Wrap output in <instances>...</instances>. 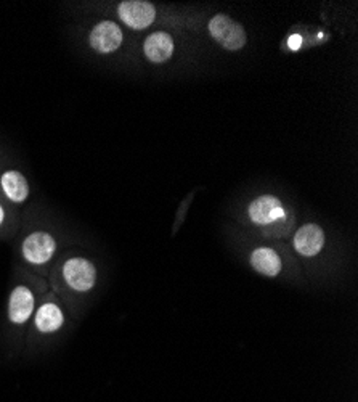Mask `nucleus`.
<instances>
[{
  "label": "nucleus",
  "instance_id": "6",
  "mask_svg": "<svg viewBox=\"0 0 358 402\" xmlns=\"http://www.w3.org/2000/svg\"><path fill=\"white\" fill-rule=\"evenodd\" d=\"M55 240L54 237L45 232H36L30 235L23 243V255L27 262L32 264H44L54 256L55 253Z\"/></svg>",
  "mask_w": 358,
  "mask_h": 402
},
{
  "label": "nucleus",
  "instance_id": "2",
  "mask_svg": "<svg viewBox=\"0 0 358 402\" xmlns=\"http://www.w3.org/2000/svg\"><path fill=\"white\" fill-rule=\"evenodd\" d=\"M118 15L132 30H146L156 18V10L145 0H126L118 8Z\"/></svg>",
  "mask_w": 358,
  "mask_h": 402
},
{
  "label": "nucleus",
  "instance_id": "1",
  "mask_svg": "<svg viewBox=\"0 0 358 402\" xmlns=\"http://www.w3.org/2000/svg\"><path fill=\"white\" fill-rule=\"evenodd\" d=\"M212 39L221 44L223 49L236 52L246 45L247 36L245 28L227 15H216L208 26Z\"/></svg>",
  "mask_w": 358,
  "mask_h": 402
},
{
  "label": "nucleus",
  "instance_id": "3",
  "mask_svg": "<svg viewBox=\"0 0 358 402\" xmlns=\"http://www.w3.org/2000/svg\"><path fill=\"white\" fill-rule=\"evenodd\" d=\"M63 275L66 284L76 291H89L93 288L95 280H97V271L93 264L82 257H74L66 262Z\"/></svg>",
  "mask_w": 358,
  "mask_h": 402
},
{
  "label": "nucleus",
  "instance_id": "5",
  "mask_svg": "<svg viewBox=\"0 0 358 402\" xmlns=\"http://www.w3.org/2000/svg\"><path fill=\"white\" fill-rule=\"evenodd\" d=\"M122 44V31L113 21H102L90 32V45L100 54H111Z\"/></svg>",
  "mask_w": 358,
  "mask_h": 402
},
{
  "label": "nucleus",
  "instance_id": "12",
  "mask_svg": "<svg viewBox=\"0 0 358 402\" xmlns=\"http://www.w3.org/2000/svg\"><path fill=\"white\" fill-rule=\"evenodd\" d=\"M36 325L44 333L56 332L63 325V313H61L56 304L47 303L37 310Z\"/></svg>",
  "mask_w": 358,
  "mask_h": 402
},
{
  "label": "nucleus",
  "instance_id": "10",
  "mask_svg": "<svg viewBox=\"0 0 358 402\" xmlns=\"http://www.w3.org/2000/svg\"><path fill=\"white\" fill-rule=\"evenodd\" d=\"M251 264L256 272L265 277H276L281 271V260L271 248H257L251 255Z\"/></svg>",
  "mask_w": 358,
  "mask_h": 402
},
{
  "label": "nucleus",
  "instance_id": "8",
  "mask_svg": "<svg viewBox=\"0 0 358 402\" xmlns=\"http://www.w3.org/2000/svg\"><path fill=\"white\" fill-rule=\"evenodd\" d=\"M143 52L153 63H164L174 54V39L167 32H153L146 37Z\"/></svg>",
  "mask_w": 358,
  "mask_h": 402
},
{
  "label": "nucleus",
  "instance_id": "4",
  "mask_svg": "<svg viewBox=\"0 0 358 402\" xmlns=\"http://www.w3.org/2000/svg\"><path fill=\"white\" fill-rule=\"evenodd\" d=\"M249 219L256 226H267L286 218V211L281 201L273 195H264L256 198L247 209Z\"/></svg>",
  "mask_w": 358,
  "mask_h": 402
},
{
  "label": "nucleus",
  "instance_id": "14",
  "mask_svg": "<svg viewBox=\"0 0 358 402\" xmlns=\"http://www.w3.org/2000/svg\"><path fill=\"white\" fill-rule=\"evenodd\" d=\"M2 221H3V209L0 208V224H2Z\"/></svg>",
  "mask_w": 358,
  "mask_h": 402
},
{
  "label": "nucleus",
  "instance_id": "7",
  "mask_svg": "<svg viewBox=\"0 0 358 402\" xmlns=\"http://www.w3.org/2000/svg\"><path fill=\"white\" fill-rule=\"evenodd\" d=\"M324 246V232L317 224H305L294 235V248L305 257L317 256Z\"/></svg>",
  "mask_w": 358,
  "mask_h": 402
},
{
  "label": "nucleus",
  "instance_id": "11",
  "mask_svg": "<svg viewBox=\"0 0 358 402\" xmlns=\"http://www.w3.org/2000/svg\"><path fill=\"white\" fill-rule=\"evenodd\" d=\"M2 189L5 191V195L12 201H16V203H21L27 198L30 195V187H27V182L25 177H23L20 172L16 171H8L2 176Z\"/></svg>",
  "mask_w": 358,
  "mask_h": 402
},
{
  "label": "nucleus",
  "instance_id": "13",
  "mask_svg": "<svg viewBox=\"0 0 358 402\" xmlns=\"http://www.w3.org/2000/svg\"><path fill=\"white\" fill-rule=\"evenodd\" d=\"M299 45H300V37L299 36L291 37V39H289V47H291V49H299Z\"/></svg>",
  "mask_w": 358,
  "mask_h": 402
},
{
  "label": "nucleus",
  "instance_id": "9",
  "mask_svg": "<svg viewBox=\"0 0 358 402\" xmlns=\"http://www.w3.org/2000/svg\"><path fill=\"white\" fill-rule=\"evenodd\" d=\"M34 309V296L26 286H18L13 290L8 304V315L13 324H25L31 317Z\"/></svg>",
  "mask_w": 358,
  "mask_h": 402
}]
</instances>
